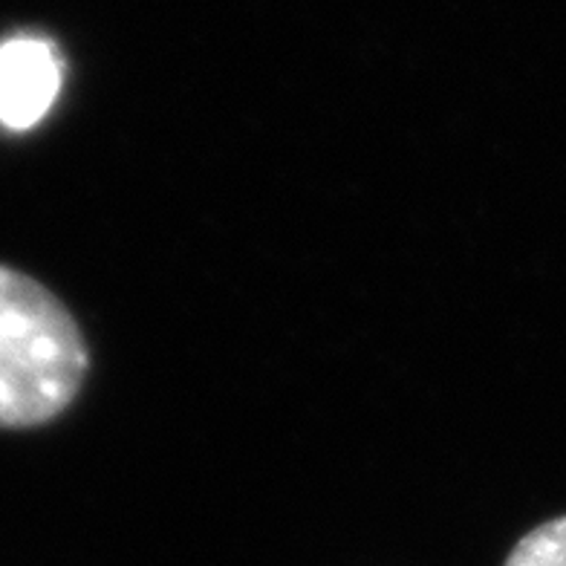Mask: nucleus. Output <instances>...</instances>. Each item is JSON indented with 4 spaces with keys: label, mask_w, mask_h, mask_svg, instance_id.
<instances>
[{
    "label": "nucleus",
    "mask_w": 566,
    "mask_h": 566,
    "mask_svg": "<svg viewBox=\"0 0 566 566\" xmlns=\"http://www.w3.org/2000/svg\"><path fill=\"white\" fill-rule=\"evenodd\" d=\"M87 367V344L67 306L0 263V428L53 422L75 402Z\"/></svg>",
    "instance_id": "1"
},
{
    "label": "nucleus",
    "mask_w": 566,
    "mask_h": 566,
    "mask_svg": "<svg viewBox=\"0 0 566 566\" xmlns=\"http://www.w3.org/2000/svg\"><path fill=\"white\" fill-rule=\"evenodd\" d=\"M64 82V59L53 41L15 35L0 41V125L23 134L53 111Z\"/></svg>",
    "instance_id": "2"
},
{
    "label": "nucleus",
    "mask_w": 566,
    "mask_h": 566,
    "mask_svg": "<svg viewBox=\"0 0 566 566\" xmlns=\"http://www.w3.org/2000/svg\"><path fill=\"white\" fill-rule=\"evenodd\" d=\"M503 566H566V514L521 537Z\"/></svg>",
    "instance_id": "3"
}]
</instances>
